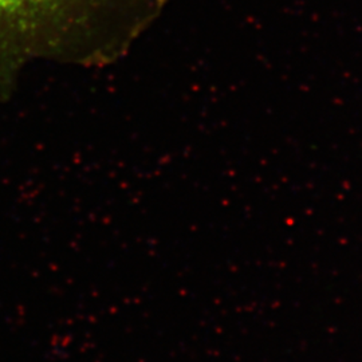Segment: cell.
<instances>
[{"instance_id":"obj_1","label":"cell","mask_w":362,"mask_h":362,"mask_svg":"<svg viewBox=\"0 0 362 362\" xmlns=\"http://www.w3.org/2000/svg\"><path fill=\"white\" fill-rule=\"evenodd\" d=\"M165 0H0V91L37 59L85 66L121 58Z\"/></svg>"}]
</instances>
